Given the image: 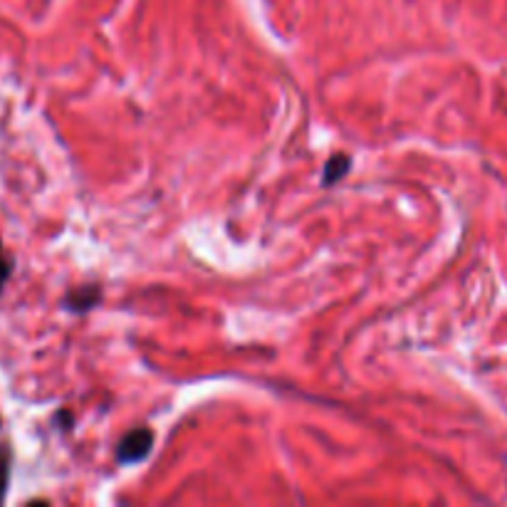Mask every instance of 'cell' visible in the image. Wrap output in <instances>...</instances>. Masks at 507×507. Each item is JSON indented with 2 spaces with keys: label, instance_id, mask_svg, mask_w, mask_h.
Here are the masks:
<instances>
[{
  "label": "cell",
  "instance_id": "1",
  "mask_svg": "<svg viewBox=\"0 0 507 507\" xmlns=\"http://www.w3.org/2000/svg\"><path fill=\"white\" fill-rule=\"evenodd\" d=\"M153 448V433L149 429H134L119 440L117 445V460L122 465L129 463H141L144 458L151 453Z\"/></svg>",
  "mask_w": 507,
  "mask_h": 507
},
{
  "label": "cell",
  "instance_id": "2",
  "mask_svg": "<svg viewBox=\"0 0 507 507\" xmlns=\"http://www.w3.org/2000/svg\"><path fill=\"white\" fill-rule=\"evenodd\" d=\"M99 288L97 285H87V288H77L65 297V307L69 312H87L99 302Z\"/></svg>",
  "mask_w": 507,
  "mask_h": 507
},
{
  "label": "cell",
  "instance_id": "3",
  "mask_svg": "<svg viewBox=\"0 0 507 507\" xmlns=\"http://www.w3.org/2000/svg\"><path fill=\"white\" fill-rule=\"evenodd\" d=\"M349 169H351V156L334 153L327 164H324V169H322V186H332V183L342 181L344 176L349 174Z\"/></svg>",
  "mask_w": 507,
  "mask_h": 507
},
{
  "label": "cell",
  "instance_id": "4",
  "mask_svg": "<svg viewBox=\"0 0 507 507\" xmlns=\"http://www.w3.org/2000/svg\"><path fill=\"white\" fill-rule=\"evenodd\" d=\"M8 478H10V458H8L6 448H0V500L6 497Z\"/></svg>",
  "mask_w": 507,
  "mask_h": 507
},
{
  "label": "cell",
  "instance_id": "5",
  "mask_svg": "<svg viewBox=\"0 0 507 507\" xmlns=\"http://www.w3.org/2000/svg\"><path fill=\"white\" fill-rule=\"evenodd\" d=\"M8 277H10V260H8L6 250H3V242H0V292L6 288Z\"/></svg>",
  "mask_w": 507,
  "mask_h": 507
}]
</instances>
